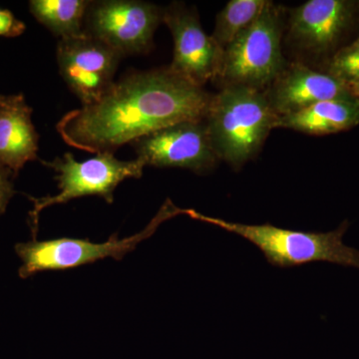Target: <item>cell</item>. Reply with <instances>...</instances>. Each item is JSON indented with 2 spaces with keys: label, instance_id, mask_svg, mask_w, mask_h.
Masks as SVG:
<instances>
[{
  "label": "cell",
  "instance_id": "cell-1",
  "mask_svg": "<svg viewBox=\"0 0 359 359\" xmlns=\"http://www.w3.org/2000/svg\"><path fill=\"white\" fill-rule=\"evenodd\" d=\"M212 94L167 67L136 71L96 102L63 116L56 130L85 152L115 153L125 144L180 122L203 121Z\"/></svg>",
  "mask_w": 359,
  "mask_h": 359
},
{
  "label": "cell",
  "instance_id": "cell-2",
  "mask_svg": "<svg viewBox=\"0 0 359 359\" xmlns=\"http://www.w3.org/2000/svg\"><path fill=\"white\" fill-rule=\"evenodd\" d=\"M278 119L264 91L224 87L212 94L205 122L219 159L238 170L259 154Z\"/></svg>",
  "mask_w": 359,
  "mask_h": 359
},
{
  "label": "cell",
  "instance_id": "cell-3",
  "mask_svg": "<svg viewBox=\"0 0 359 359\" xmlns=\"http://www.w3.org/2000/svg\"><path fill=\"white\" fill-rule=\"evenodd\" d=\"M196 221L218 226L249 241L263 252L266 261L278 268H292L314 262H327L359 269V250L344 243L348 229L344 221L337 230L302 231L278 228L271 224H247L205 216L195 210H181Z\"/></svg>",
  "mask_w": 359,
  "mask_h": 359
},
{
  "label": "cell",
  "instance_id": "cell-4",
  "mask_svg": "<svg viewBox=\"0 0 359 359\" xmlns=\"http://www.w3.org/2000/svg\"><path fill=\"white\" fill-rule=\"evenodd\" d=\"M287 9L266 0L254 22L224 50L214 83L224 87H248L264 91L282 72Z\"/></svg>",
  "mask_w": 359,
  "mask_h": 359
},
{
  "label": "cell",
  "instance_id": "cell-5",
  "mask_svg": "<svg viewBox=\"0 0 359 359\" xmlns=\"http://www.w3.org/2000/svg\"><path fill=\"white\" fill-rule=\"evenodd\" d=\"M181 214V209L175 207L169 200L163 205L151 223L136 235L119 240L111 236L105 243L90 242L88 238H60L54 240L37 241L15 245V252L22 264L20 268L21 278L46 271H65L77 266L95 263L106 257L121 261L123 257L136 249L142 241L150 238L163 222Z\"/></svg>",
  "mask_w": 359,
  "mask_h": 359
},
{
  "label": "cell",
  "instance_id": "cell-6",
  "mask_svg": "<svg viewBox=\"0 0 359 359\" xmlns=\"http://www.w3.org/2000/svg\"><path fill=\"white\" fill-rule=\"evenodd\" d=\"M43 164L55 172L60 192L55 196L30 198L34 204L32 212L33 238H36L39 214L45 208L66 204L87 196H98L112 204L114 191L119 184L129 178H141L145 168L138 159L121 161L115 157L114 153L96 154V157L83 162H78L71 153H65L62 157Z\"/></svg>",
  "mask_w": 359,
  "mask_h": 359
},
{
  "label": "cell",
  "instance_id": "cell-7",
  "mask_svg": "<svg viewBox=\"0 0 359 359\" xmlns=\"http://www.w3.org/2000/svg\"><path fill=\"white\" fill-rule=\"evenodd\" d=\"M164 7L139 0L90 1L83 34L103 42L123 57L147 53L152 49Z\"/></svg>",
  "mask_w": 359,
  "mask_h": 359
},
{
  "label": "cell",
  "instance_id": "cell-8",
  "mask_svg": "<svg viewBox=\"0 0 359 359\" xmlns=\"http://www.w3.org/2000/svg\"><path fill=\"white\" fill-rule=\"evenodd\" d=\"M359 4L351 0H309L287 11L283 42L299 57L321 58L337 48L353 27Z\"/></svg>",
  "mask_w": 359,
  "mask_h": 359
},
{
  "label": "cell",
  "instance_id": "cell-9",
  "mask_svg": "<svg viewBox=\"0 0 359 359\" xmlns=\"http://www.w3.org/2000/svg\"><path fill=\"white\" fill-rule=\"evenodd\" d=\"M130 145L145 167L182 168L207 174L219 161L205 120L177 123L141 137Z\"/></svg>",
  "mask_w": 359,
  "mask_h": 359
},
{
  "label": "cell",
  "instance_id": "cell-10",
  "mask_svg": "<svg viewBox=\"0 0 359 359\" xmlns=\"http://www.w3.org/2000/svg\"><path fill=\"white\" fill-rule=\"evenodd\" d=\"M56 58L61 77L82 106H86L110 89L124 57L103 42L82 34L59 39Z\"/></svg>",
  "mask_w": 359,
  "mask_h": 359
},
{
  "label": "cell",
  "instance_id": "cell-11",
  "mask_svg": "<svg viewBox=\"0 0 359 359\" xmlns=\"http://www.w3.org/2000/svg\"><path fill=\"white\" fill-rule=\"evenodd\" d=\"M163 22L174 40V56L170 69L197 86L214 81L221 68L224 51L203 29L196 8L183 2L164 7Z\"/></svg>",
  "mask_w": 359,
  "mask_h": 359
},
{
  "label": "cell",
  "instance_id": "cell-12",
  "mask_svg": "<svg viewBox=\"0 0 359 359\" xmlns=\"http://www.w3.org/2000/svg\"><path fill=\"white\" fill-rule=\"evenodd\" d=\"M271 110L278 118L332 99L353 98L351 90L327 72L292 61L287 62L273 83L264 90Z\"/></svg>",
  "mask_w": 359,
  "mask_h": 359
},
{
  "label": "cell",
  "instance_id": "cell-13",
  "mask_svg": "<svg viewBox=\"0 0 359 359\" xmlns=\"http://www.w3.org/2000/svg\"><path fill=\"white\" fill-rule=\"evenodd\" d=\"M39 135L23 94L0 95V168L13 176L39 159Z\"/></svg>",
  "mask_w": 359,
  "mask_h": 359
},
{
  "label": "cell",
  "instance_id": "cell-14",
  "mask_svg": "<svg viewBox=\"0 0 359 359\" xmlns=\"http://www.w3.org/2000/svg\"><path fill=\"white\" fill-rule=\"evenodd\" d=\"M358 124L359 104L353 98H340L313 104L299 112L280 117L276 128L321 136L346 131Z\"/></svg>",
  "mask_w": 359,
  "mask_h": 359
},
{
  "label": "cell",
  "instance_id": "cell-15",
  "mask_svg": "<svg viewBox=\"0 0 359 359\" xmlns=\"http://www.w3.org/2000/svg\"><path fill=\"white\" fill-rule=\"evenodd\" d=\"M86 0H32L30 13L39 22L60 39L83 34Z\"/></svg>",
  "mask_w": 359,
  "mask_h": 359
},
{
  "label": "cell",
  "instance_id": "cell-16",
  "mask_svg": "<svg viewBox=\"0 0 359 359\" xmlns=\"http://www.w3.org/2000/svg\"><path fill=\"white\" fill-rule=\"evenodd\" d=\"M266 0H231L216 16L212 39L224 50L249 27L266 6Z\"/></svg>",
  "mask_w": 359,
  "mask_h": 359
},
{
  "label": "cell",
  "instance_id": "cell-17",
  "mask_svg": "<svg viewBox=\"0 0 359 359\" xmlns=\"http://www.w3.org/2000/svg\"><path fill=\"white\" fill-rule=\"evenodd\" d=\"M325 72L351 86L359 80V36L353 43L337 49L327 60Z\"/></svg>",
  "mask_w": 359,
  "mask_h": 359
},
{
  "label": "cell",
  "instance_id": "cell-18",
  "mask_svg": "<svg viewBox=\"0 0 359 359\" xmlns=\"http://www.w3.org/2000/svg\"><path fill=\"white\" fill-rule=\"evenodd\" d=\"M26 26L11 11L0 8V36L18 37L25 32Z\"/></svg>",
  "mask_w": 359,
  "mask_h": 359
},
{
  "label": "cell",
  "instance_id": "cell-19",
  "mask_svg": "<svg viewBox=\"0 0 359 359\" xmlns=\"http://www.w3.org/2000/svg\"><path fill=\"white\" fill-rule=\"evenodd\" d=\"M13 175L0 168V215L6 212L7 205L14 195Z\"/></svg>",
  "mask_w": 359,
  "mask_h": 359
},
{
  "label": "cell",
  "instance_id": "cell-20",
  "mask_svg": "<svg viewBox=\"0 0 359 359\" xmlns=\"http://www.w3.org/2000/svg\"><path fill=\"white\" fill-rule=\"evenodd\" d=\"M349 90H351V93L354 100L359 104V80L356 81L355 83L351 85Z\"/></svg>",
  "mask_w": 359,
  "mask_h": 359
}]
</instances>
